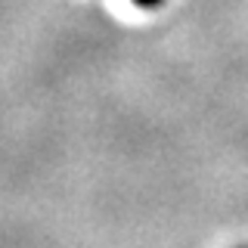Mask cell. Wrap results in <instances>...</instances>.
I'll return each instance as SVG.
<instances>
[{
	"mask_svg": "<svg viewBox=\"0 0 248 248\" xmlns=\"http://www.w3.org/2000/svg\"><path fill=\"white\" fill-rule=\"evenodd\" d=\"M137 6H161V0H134Z\"/></svg>",
	"mask_w": 248,
	"mask_h": 248,
	"instance_id": "cell-1",
	"label": "cell"
}]
</instances>
